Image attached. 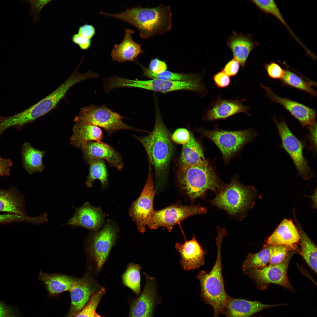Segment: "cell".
Segmentation results:
<instances>
[{
  "label": "cell",
  "instance_id": "obj_1",
  "mask_svg": "<svg viewBox=\"0 0 317 317\" xmlns=\"http://www.w3.org/2000/svg\"><path fill=\"white\" fill-rule=\"evenodd\" d=\"M155 106V123L152 131L148 135L136 137L144 147L148 160L154 168L157 188L164 182L173 148L169 132L163 122L158 106Z\"/></svg>",
  "mask_w": 317,
  "mask_h": 317
},
{
  "label": "cell",
  "instance_id": "obj_2",
  "mask_svg": "<svg viewBox=\"0 0 317 317\" xmlns=\"http://www.w3.org/2000/svg\"><path fill=\"white\" fill-rule=\"evenodd\" d=\"M100 14L134 26L143 38L162 34L169 31L171 27L172 13L169 6L161 5L153 8L135 7L117 13L100 12Z\"/></svg>",
  "mask_w": 317,
  "mask_h": 317
},
{
  "label": "cell",
  "instance_id": "obj_3",
  "mask_svg": "<svg viewBox=\"0 0 317 317\" xmlns=\"http://www.w3.org/2000/svg\"><path fill=\"white\" fill-rule=\"evenodd\" d=\"M223 237L217 236L215 242L217 248L216 260L212 269L209 272L200 271L196 278L200 281V297L213 310V317H220L224 314L225 307L228 296L225 291L222 274L221 248Z\"/></svg>",
  "mask_w": 317,
  "mask_h": 317
},
{
  "label": "cell",
  "instance_id": "obj_4",
  "mask_svg": "<svg viewBox=\"0 0 317 317\" xmlns=\"http://www.w3.org/2000/svg\"><path fill=\"white\" fill-rule=\"evenodd\" d=\"M178 179L180 187L192 201L204 196L208 190L217 193L223 186L214 170L207 161L180 168Z\"/></svg>",
  "mask_w": 317,
  "mask_h": 317
},
{
  "label": "cell",
  "instance_id": "obj_5",
  "mask_svg": "<svg viewBox=\"0 0 317 317\" xmlns=\"http://www.w3.org/2000/svg\"><path fill=\"white\" fill-rule=\"evenodd\" d=\"M256 193L254 187L242 185L235 176L229 184L223 186L211 203L230 215H237L245 213L254 204Z\"/></svg>",
  "mask_w": 317,
  "mask_h": 317
},
{
  "label": "cell",
  "instance_id": "obj_6",
  "mask_svg": "<svg viewBox=\"0 0 317 317\" xmlns=\"http://www.w3.org/2000/svg\"><path fill=\"white\" fill-rule=\"evenodd\" d=\"M80 64L64 82L52 92L19 113V116L25 125L33 122L54 108L72 86L83 80L95 77V73L91 70L85 73L80 72L78 68Z\"/></svg>",
  "mask_w": 317,
  "mask_h": 317
},
{
  "label": "cell",
  "instance_id": "obj_7",
  "mask_svg": "<svg viewBox=\"0 0 317 317\" xmlns=\"http://www.w3.org/2000/svg\"><path fill=\"white\" fill-rule=\"evenodd\" d=\"M110 85L112 89L121 87H135L163 93L185 90L202 93L205 90L201 77L190 81H179L158 79L133 80L115 75L111 78Z\"/></svg>",
  "mask_w": 317,
  "mask_h": 317
},
{
  "label": "cell",
  "instance_id": "obj_8",
  "mask_svg": "<svg viewBox=\"0 0 317 317\" xmlns=\"http://www.w3.org/2000/svg\"><path fill=\"white\" fill-rule=\"evenodd\" d=\"M124 119L104 104L99 106L91 104L81 108L74 120L76 123L90 124L101 127L107 131L108 136L121 130L141 131L125 124L122 121Z\"/></svg>",
  "mask_w": 317,
  "mask_h": 317
},
{
  "label": "cell",
  "instance_id": "obj_9",
  "mask_svg": "<svg viewBox=\"0 0 317 317\" xmlns=\"http://www.w3.org/2000/svg\"><path fill=\"white\" fill-rule=\"evenodd\" d=\"M198 131L215 144L226 163L245 144L252 141L256 134L250 129L229 131L220 129L209 130L201 128Z\"/></svg>",
  "mask_w": 317,
  "mask_h": 317
},
{
  "label": "cell",
  "instance_id": "obj_10",
  "mask_svg": "<svg viewBox=\"0 0 317 317\" xmlns=\"http://www.w3.org/2000/svg\"><path fill=\"white\" fill-rule=\"evenodd\" d=\"M296 251L290 252L280 263L262 269H253L243 271L254 281L257 287L261 290L266 289L271 284L281 286L294 292L289 280L287 270L290 260Z\"/></svg>",
  "mask_w": 317,
  "mask_h": 317
},
{
  "label": "cell",
  "instance_id": "obj_11",
  "mask_svg": "<svg viewBox=\"0 0 317 317\" xmlns=\"http://www.w3.org/2000/svg\"><path fill=\"white\" fill-rule=\"evenodd\" d=\"M206 208L199 205H173L162 210H154L147 224L151 229L159 227L166 228L171 232L176 225L193 215L205 213Z\"/></svg>",
  "mask_w": 317,
  "mask_h": 317
},
{
  "label": "cell",
  "instance_id": "obj_12",
  "mask_svg": "<svg viewBox=\"0 0 317 317\" xmlns=\"http://www.w3.org/2000/svg\"><path fill=\"white\" fill-rule=\"evenodd\" d=\"M273 119L278 130L282 146L291 158L299 174L305 180L313 178L314 175L303 156V143L292 133L284 120L279 122L275 117Z\"/></svg>",
  "mask_w": 317,
  "mask_h": 317
},
{
  "label": "cell",
  "instance_id": "obj_13",
  "mask_svg": "<svg viewBox=\"0 0 317 317\" xmlns=\"http://www.w3.org/2000/svg\"><path fill=\"white\" fill-rule=\"evenodd\" d=\"M148 175L143 189L139 198L134 201L129 211L130 216L135 223L139 232L146 230L148 221L154 210L153 202L156 190L151 168L149 162Z\"/></svg>",
  "mask_w": 317,
  "mask_h": 317
},
{
  "label": "cell",
  "instance_id": "obj_14",
  "mask_svg": "<svg viewBox=\"0 0 317 317\" xmlns=\"http://www.w3.org/2000/svg\"><path fill=\"white\" fill-rule=\"evenodd\" d=\"M117 232V228L115 223L109 221L92 235L89 251L98 270L102 268L105 262L115 241Z\"/></svg>",
  "mask_w": 317,
  "mask_h": 317
},
{
  "label": "cell",
  "instance_id": "obj_15",
  "mask_svg": "<svg viewBox=\"0 0 317 317\" xmlns=\"http://www.w3.org/2000/svg\"><path fill=\"white\" fill-rule=\"evenodd\" d=\"M80 148L83 153V158L87 163L95 159L105 160L110 167H114L120 171L124 167L120 154L107 144L100 141H88L82 145Z\"/></svg>",
  "mask_w": 317,
  "mask_h": 317
},
{
  "label": "cell",
  "instance_id": "obj_16",
  "mask_svg": "<svg viewBox=\"0 0 317 317\" xmlns=\"http://www.w3.org/2000/svg\"><path fill=\"white\" fill-rule=\"evenodd\" d=\"M261 86L265 91L266 96L272 102L279 103L297 119L303 127H308L315 120L316 110L288 98L281 97L276 95L270 87L262 84Z\"/></svg>",
  "mask_w": 317,
  "mask_h": 317
},
{
  "label": "cell",
  "instance_id": "obj_17",
  "mask_svg": "<svg viewBox=\"0 0 317 317\" xmlns=\"http://www.w3.org/2000/svg\"><path fill=\"white\" fill-rule=\"evenodd\" d=\"M104 216L100 208L92 206L88 202L75 209L73 217L64 225L81 227L97 231L104 223Z\"/></svg>",
  "mask_w": 317,
  "mask_h": 317
},
{
  "label": "cell",
  "instance_id": "obj_18",
  "mask_svg": "<svg viewBox=\"0 0 317 317\" xmlns=\"http://www.w3.org/2000/svg\"><path fill=\"white\" fill-rule=\"evenodd\" d=\"M175 247L181 255L180 263L184 270H194L204 264L205 252L194 235L183 244L176 243Z\"/></svg>",
  "mask_w": 317,
  "mask_h": 317
},
{
  "label": "cell",
  "instance_id": "obj_19",
  "mask_svg": "<svg viewBox=\"0 0 317 317\" xmlns=\"http://www.w3.org/2000/svg\"><path fill=\"white\" fill-rule=\"evenodd\" d=\"M146 282L140 296L132 304L130 317H153L156 300L155 279L145 274Z\"/></svg>",
  "mask_w": 317,
  "mask_h": 317
},
{
  "label": "cell",
  "instance_id": "obj_20",
  "mask_svg": "<svg viewBox=\"0 0 317 317\" xmlns=\"http://www.w3.org/2000/svg\"><path fill=\"white\" fill-rule=\"evenodd\" d=\"M285 304H266L256 301L234 298L228 296L225 307V317H250L264 309Z\"/></svg>",
  "mask_w": 317,
  "mask_h": 317
},
{
  "label": "cell",
  "instance_id": "obj_21",
  "mask_svg": "<svg viewBox=\"0 0 317 317\" xmlns=\"http://www.w3.org/2000/svg\"><path fill=\"white\" fill-rule=\"evenodd\" d=\"M238 99L226 100L218 97L211 108L205 113V118L208 121L225 119L240 113L248 114L249 107Z\"/></svg>",
  "mask_w": 317,
  "mask_h": 317
},
{
  "label": "cell",
  "instance_id": "obj_22",
  "mask_svg": "<svg viewBox=\"0 0 317 317\" xmlns=\"http://www.w3.org/2000/svg\"><path fill=\"white\" fill-rule=\"evenodd\" d=\"M93 282L86 275L80 278H75L70 290L71 304L70 317L75 316L82 309L95 292Z\"/></svg>",
  "mask_w": 317,
  "mask_h": 317
},
{
  "label": "cell",
  "instance_id": "obj_23",
  "mask_svg": "<svg viewBox=\"0 0 317 317\" xmlns=\"http://www.w3.org/2000/svg\"><path fill=\"white\" fill-rule=\"evenodd\" d=\"M300 239L298 228L292 220L285 219L268 238L267 243L268 245H285L298 251L297 244Z\"/></svg>",
  "mask_w": 317,
  "mask_h": 317
},
{
  "label": "cell",
  "instance_id": "obj_24",
  "mask_svg": "<svg viewBox=\"0 0 317 317\" xmlns=\"http://www.w3.org/2000/svg\"><path fill=\"white\" fill-rule=\"evenodd\" d=\"M134 32L131 29H126L122 42L114 44L111 51V56L113 60L121 63L134 62L137 56L143 53L140 44L133 39L132 34Z\"/></svg>",
  "mask_w": 317,
  "mask_h": 317
},
{
  "label": "cell",
  "instance_id": "obj_25",
  "mask_svg": "<svg viewBox=\"0 0 317 317\" xmlns=\"http://www.w3.org/2000/svg\"><path fill=\"white\" fill-rule=\"evenodd\" d=\"M227 45L232 51L234 58L244 68L249 54L257 44L249 36L234 32L228 39Z\"/></svg>",
  "mask_w": 317,
  "mask_h": 317
},
{
  "label": "cell",
  "instance_id": "obj_26",
  "mask_svg": "<svg viewBox=\"0 0 317 317\" xmlns=\"http://www.w3.org/2000/svg\"><path fill=\"white\" fill-rule=\"evenodd\" d=\"M72 130L70 144L76 148H80L88 141H100L103 137L102 129L90 124L76 123Z\"/></svg>",
  "mask_w": 317,
  "mask_h": 317
},
{
  "label": "cell",
  "instance_id": "obj_27",
  "mask_svg": "<svg viewBox=\"0 0 317 317\" xmlns=\"http://www.w3.org/2000/svg\"><path fill=\"white\" fill-rule=\"evenodd\" d=\"M23 198L16 189H0V212L27 215Z\"/></svg>",
  "mask_w": 317,
  "mask_h": 317
},
{
  "label": "cell",
  "instance_id": "obj_28",
  "mask_svg": "<svg viewBox=\"0 0 317 317\" xmlns=\"http://www.w3.org/2000/svg\"><path fill=\"white\" fill-rule=\"evenodd\" d=\"M202 147L191 134L189 140L183 145L180 158V168H185L207 162Z\"/></svg>",
  "mask_w": 317,
  "mask_h": 317
},
{
  "label": "cell",
  "instance_id": "obj_29",
  "mask_svg": "<svg viewBox=\"0 0 317 317\" xmlns=\"http://www.w3.org/2000/svg\"><path fill=\"white\" fill-rule=\"evenodd\" d=\"M75 278L61 274H49L40 271L38 279L44 283L50 294H55L70 291Z\"/></svg>",
  "mask_w": 317,
  "mask_h": 317
},
{
  "label": "cell",
  "instance_id": "obj_30",
  "mask_svg": "<svg viewBox=\"0 0 317 317\" xmlns=\"http://www.w3.org/2000/svg\"><path fill=\"white\" fill-rule=\"evenodd\" d=\"M22 148V166L26 172L30 175L41 172L44 168L43 157L45 152L34 148L27 142L23 143Z\"/></svg>",
  "mask_w": 317,
  "mask_h": 317
},
{
  "label": "cell",
  "instance_id": "obj_31",
  "mask_svg": "<svg viewBox=\"0 0 317 317\" xmlns=\"http://www.w3.org/2000/svg\"><path fill=\"white\" fill-rule=\"evenodd\" d=\"M284 70V75L280 80L282 86L292 87L304 91L311 97L316 96V91L313 88V86H316V82L303 77L287 68Z\"/></svg>",
  "mask_w": 317,
  "mask_h": 317
},
{
  "label": "cell",
  "instance_id": "obj_32",
  "mask_svg": "<svg viewBox=\"0 0 317 317\" xmlns=\"http://www.w3.org/2000/svg\"><path fill=\"white\" fill-rule=\"evenodd\" d=\"M297 224L301 246L299 254L311 269L316 273V246L305 233L299 224Z\"/></svg>",
  "mask_w": 317,
  "mask_h": 317
},
{
  "label": "cell",
  "instance_id": "obj_33",
  "mask_svg": "<svg viewBox=\"0 0 317 317\" xmlns=\"http://www.w3.org/2000/svg\"><path fill=\"white\" fill-rule=\"evenodd\" d=\"M88 164L89 165V173L85 182L87 186L91 188L94 181L97 179L100 181L102 188H104L108 181L107 170L104 161L100 159H94Z\"/></svg>",
  "mask_w": 317,
  "mask_h": 317
},
{
  "label": "cell",
  "instance_id": "obj_34",
  "mask_svg": "<svg viewBox=\"0 0 317 317\" xmlns=\"http://www.w3.org/2000/svg\"><path fill=\"white\" fill-rule=\"evenodd\" d=\"M273 245L267 247L256 253H250L242 266L243 271L253 269H262L269 263Z\"/></svg>",
  "mask_w": 317,
  "mask_h": 317
},
{
  "label": "cell",
  "instance_id": "obj_35",
  "mask_svg": "<svg viewBox=\"0 0 317 317\" xmlns=\"http://www.w3.org/2000/svg\"><path fill=\"white\" fill-rule=\"evenodd\" d=\"M251 1L261 11L271 14L276 18L287 28L292 36L304 48L305 46L298 38L289 27L282 16L279 7L274 0H253Z\"/></svg>",
  "mask_w": 317,
  "mask_h": 317
},
{
  "label": "cell",
  "instance_id": "obj_36",
  "mask_svg": "<svg viewBox=\"0 0 317 317\" xmlns=\"http://www.w3.org/2000/svg\"><path fill=\"white\" fill-rule=\"evenodd\" d=\"M142 68L143 75L152 79H158L171 81H188L200 77L199 75L194 74H184L175 73L167 70L156 74L150 71L147 68L141 64L136 60L135 61Z\"/></svg>",
  "mask_w": 317,
  "mask_h": 317
},
{
  "label": "cell",
  "instance_id": "obj_37",
  "mask_svg": "<svg viewBox=\"0 0 317 317\" xmlns=\"http://www.w3.org/2000/svg\"><path fill=\"white\" fill-rule=\"evenodd\" d=\"M141 268L139 264L130 263L122 276L124 284L137 295L141 292Z\"/></svg>",
  "mask_w": 317,
  "mask_h": 317
},
{
  "label": "cell",
  "instance_id": "obj_38",
  "mask_svg": "<svg viewBox=\"0 0 317 317\" xmlns=\"http://www.w3.org/2000/svg\"><path fill=\"white\" fill-rule=\"evenodd\" d=\"M104 294L105 290L103 287L94 292L89 301L75 317H93L102 297Z\"/></svg>",
  "mask_w": 317,
  "mask_h": 317
},
{
  "label": "cell",
  "instance_id": "obj_39",
  "mask_svg": "<svg viewBox=\"0 0 317 317\" xmlns=\"http://www.w3.org/2000/svg\"><path fill=\"white\" fill-rule=\"evenodd\" d=\"M294 250L291 247L283 245H273L269 266H272L282 261L288 254Z\"/></svg>",
  "mask_w": 317,
  "mask_h": 317
},
{
  "label": "cell",
  "instance_id": "obj_40",
  "mask_svg": "<svg viewBox=\"0 0 317 317\" xmlns=\"http://www.w3.org/2000/svg\"><path fill=\"white\" fill-rule=\"evenodd\" d=\"M37 222L36 217H30L27 215L8 213L0 214V224L13 222H25L36 224Z\"/></svg>",
  "mask_w": 317,
  "mask_h": 317
},
{
  "label": "cell",
  "instance_id": "obj_41",
  "mask_svg": "<svg viewBox=\"0 0 317 317\" xmlns=\"http://www.w3.org/2000/svg\"><path fill=\"white\" fill-rule=\"evenodd\" d=\"M28 2L30 5L28 11L29 14L33 16V21L36 22L38 21L39 14L41 10L46 5L52 1L51 0H25Z\"/></svg>",
  "mask_w": 317,
  "mask_h": 317
},
{
  "label": "cell",
  "instance_id": "obj_42",
  "mask_svg": "<svg viewBox=\"0 0 317 317\" xmlns=\"http://www.w3.org/2000/svg\"><path fill=\"white\" fill-rule=\"evenodd\" d=\"M268 76L273 79H278L280 80L283 77L284 70L278 64L272 62L266 64L264 66Z\"/></svg>",
  "mask_w": 317,
  "mask_h": 317
},
{
  "label": "cell",
  "instance_id": "obj_43",
  "mask_svg": "<svg viewBox=\"0 0 317 317\" xmlns=\"http://www.w3.org/2000/svg\"><path fill=\"white\" fill-rule=\"evenodd\" d=\"M191 134L186 129L179 128L176 130L172 134L171 139L175 143L183 145L189 140Z\"/></svg>",
  "mask_w": 317,
  "mask_h": 317
},
{
  "label": "cell",
  "instance_id": "obj_44",
  "mask_svg": "<svg viewBox=\"0 0 317 317\" xmlns=\"http://www.w3.org/2000/svg\"><path fill=\"white\" fill-rule=\"evenodd\" d=\"M0 317H21L14 307L0 301Z\"/></svg>",
  "mask_w": 317,
  "mask_h": 317
},
{
  "label": "cell",
  "instance_id": "obj_45",
  "mask_svg": "<svg viewBox=\"0 0 317 317\" xmlns=\"http://www.w3.org/2000/svg\"><path fill=\"white\" fill-rule=\"evenodd\" d=\"M213 79L215 85L220 88L228 87L231 82L229 76L222 70L214 75Z\"/></svg>",
  "mask_w": 317,
  "mask_h": 317
},
{
  "label": "cell",
  "instance_id": "obj_46",
  "mask_svg": "<svg viewBox=\"0 0 317 317\" xmlns=\"http://www.w3.org/2000/svg\"><path fill=\"white\" fill-rule=\"evenodd\" d=\"M240 64L237 60L233 58L227 63L222 70L229 76H235L239 70Z\"/></svg>",
  "mask_w": 317,
  "mask_h": 317
},
{
  "label": "cell",
  "instance_id": "obj_47",
  "mask_svg": "<svg viewBox=\"0 0 317 317\" xmlns=\"http://www.w3.org/2000/svg\"><path fill=\"white\" fill-rule=\"evenodd\" d=\"M96 30L93 25L85 23L80 26L77 34L80 36L88 39H91L95 35Z\"/></svg>",
  "mask_w": 317,
  "mask_h": 317
},
{
  "label": "cell",
  "instance_id": "obj_48",
  "mask_svg": "<svg viewBox=\"0 0 317 317\" xmlns=\"http://www.w3.org/2000/svg\"><path fill=\"white\" fill-rule=\"evenodd\" d=\"M148 68L151 72L158 74L166 70L167 66L164 61L155 58L151 60Z\"/></svg>",
  "mask_w": 317,
  "mask_h": 317
},
{
  "label": "cell",
  "instance_id": "obj_49",
  "mask_svg": "<svg viewBox=\"0 0 317 317\" xmlns=\"http://www.w3.org/2000/svg\"><path fill=\"white\" fill-rule=\"evenodd\" d=\"M71 41L75 44L77 45L82 50H87L90 47L92 39H88L83 37L77 33L73 34Z\"/></svg>",
  "mask_w": 317,
  "mask_h": 317
},
{
  "label": "cell",
  "instance_id": "obj_50",
  "mask_svg": "<svg viewBox=\"0 0 317 317\" xmlns=\"http://www.w3.org/2000/svg\"><path fill=\"white\" fill-rule=\"evenodd\" d=\"M309 134L308 139L311 149L315 153L316 152L317 148L316 136L317 124L316 120L308 127Z\"/></svg>",
  "mask_w": 317,
  "mask_h": 317
},
{
  "label": "cell",
  "instance_id": "obj_51",
  "mask_svg": "<svg viewBox=\"0 0 317 317\" xmlns=\"http://www.w3.org/2000/svg\"><path fill=\"white\" fill-rule=\"evenodd\" d=\"M12 165L13 163L11 159L3 158L0 155V177L9 176Z\"/></svg>",
  "mask_w": 317,
  "mask_h": 317
},
{
  "label": "cell",
  "instance_id": "obj_52",
  "mask_svg": "<svg viewBox=\"0 0 317 317\" xmlns=\"http://www.w3.org/2000/svg\"><path fill=\"white\" fill-rule=\"evenodd\" d=\"M93 317H103L97 314L96 312H95Z\"/></svg>",
  "mask_w": 317,
  "mask_h": 317
},
{
  "label": "cell",
  "instance_id": "obj_53",
  "mask_svg": "<svg viewBox=\"0 0 317 317\" xmlns=\"http://www.w3.org/2000/svg\"><path fill=\"white\" fill-rule=\"evenodd\" d=\"M45 214L46 215V216H47V215L46 214Z\"/></svg>",
  "mask_w": 317,
  "mask_h": 317
},
{
  "label": "cell",
  "instance_id": "obj_54",
  "mask_svg": "<svg viewBox=\"0 0 317 317\" xmlns=\"http://www.w3.org/2000/svg\"></svg>",
  "mask_w": 317,
  "mask_h": 317
}]
</instances>
